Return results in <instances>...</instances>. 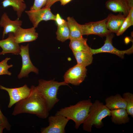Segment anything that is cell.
<instances>
[{"label":"cell","mask_w":133,"mask_h":133,"mask_svg":"<svg viewBox=\"0 0 133 133\" xmlns=\"http://www.w3.org/2000/svg\"><path fill=\"white\" fill-rule=\"evenodd\" d=\"M56 34V38L60 41L63 42L69 39L70 32L67 21L63 25L58 26Z\"/></svg>","instance_id":"23"},{"label":"cell","mask_w":133,"mask_h":133,"mask_svg":"<svg viewBox=\"0 0 133 133\" xmlns=\"http://www.w3.org/2000/svg\"><path fill=\"white\" fill-rule=\"evenodd\" d=\"M19 53L22 59V66L20 72L17 76L18 78L21 79L28 76L29 74L33 72L36 74L39 73L38 69L32 64L30 58L29 53V44L20 46Z\"/></svg>","instance_id":"6"},{"label":"cell","mask_w":133,"mask_h":133,"mask_svg":"<svg viewBox=\"0 0 133 133\" xmlns=\"http://www.w3.org/2000/svg\"><path fill=\"white\" fill-rule=\"evenodd\" d=\"M133 25L131 22L128 15L126 17L125 19L117 33L116 34L117 36L122 35L129 27Z\"/></svg>","instance_id":"26"},{"label":"cell","mask_w":133,"mask_h":133,"mask_svg":"<svg viewBox=\"0 0 133 133\" xmlns=\"http://www.w3.org/2000/svg\"><path fill=\"white\" fill-rule=\"evenodd\" d=\"M1 3L3 8L11 6L16 12L17 18H19L27 8L24 0H4Z\"/></svg>","instance_id":"18"},{"label":"cell","mask_w":133,"mask_h":133,"mask_svg":"<svg viewBox=\"0 0 133 133\" xmlns=\"http://www.w3.org/2000/svg\"><path fill=\"white\" fill-rule=\"evenodd\" d=\"M111 115V110L105 105L96 100L92 103L88 116L83 123V129L91 132L93 126L97 128H101L103 126V119Z\"/></svg>","instance_id":"3"},{"label":"cell","mask_w":133,"mask_h":133,"mask_svg":"<svg viewBox=\"0 0 133 133\" xmlns=\"http://www.w3.org/2000/svg\"><path fill=\"white\" fill-rule=\"evenodd\" d=\"M58 26H61L64 24L66 21L62 19L59 14H57L55 15V20Z\"/></svg>","instance_id":"29"},{"label":"cell","mask_w":133,"mask_h":133,"mask_svg":"<svg viewBox=\"0 0 133 133\" xmlns=\"http://www.w3.org/2000/svg\"><path fill=\"white\" fill-rule=\"evenodd\" d=\"M114 33H111L106 36L104 45L101 48L93 49L90 48V52L93 55L101 53H109L116 54L123 58L125 54H131L133 52V45L129 49L120 50L115 48L112 45V39L114 37Z\"/></svg>","instance_id":"7"},{"label":"cell","mask_w":133,"mask_h":133,"mask_svg":"<svg viewBox=\"0 0 133 133\" xmlns=\"http://www.w3.org/2000/svg\"><path fill=\"white\" fill-rule=\"evenodd\" d=\"M0 89L7 91L10 98L8 108H10L15 104L27 97L30 94L31 88L25 84L19 87L10 88L0 85Z\"/></svg>","instance_id":"11"},{"label":"cell","mask_w":133,"mask_h":133,"mask_svg":"<svg viewBox=\"0 0 133 133\" xmlns=\"http://www.w3.org/2000/svg\"><path fill=\"white\" fill-rule=\"evenodd\" d=\"M105 101V106L110 110L121 108L126 109V101L119 94L108 97Z\"/></svg>","instance_id":"17"},{"label":"cell","mask_w":133,"mask_h":133,"mask_svg":"<svg viewBox=\"0 0 133 133\" xmlns=\"http://www.w3.org/2000/svg\"><path fill=\"white\" fill-rule=\"evenodd\" d=\"M5 128L4 127L3 125H0V133H2L3 130Z\"/></svg>","instance_id":"34"},{"label":"cell","mask_w":133,"mask_h":133,"mask_svg":"<svg viewBox=\"0 0 133 133\" xmlns=\"http://www.w3.org/2000/svg\"><path fill=\"white\" fill-rule=\"evenodd\" d=\"M11 59L9 57H7L0 62V75H6L11 76L12 73L8 71V69L13 66L12 64L9 65L7 63Z\"/></svg>","instance_id":"25"},{"label":"cell","mask_w":133,"mask_h":133,"mask_svg":"<svg viewBox=\"0 0 133 133\" xmlns=\"http://www.w3.org/2000/svg\"><path fill=\"white\" fill-rule=\"evenodd\" d=\"M22 23V21L17 18L14 20H11L7 14L4 13L1 15L0 19V26L3 28L2 38L9 33H14L17 30L21 27Z\"/></svg>","instance_id":"13"},{"label":"cell","mask_w":133,"mask_h":133,"mask_svg":"<svg viewBox=\"0 0 133 133\" xmlns=\"http://www.w3.org/2000/svg\"><path fill=\"white\" fill-rule=\"evenodd\" d=\"M87 39L83 37L70 40L69 47L73 52L79 51L90 52V48L88 45Z\"/></svg>","instance_id":"21"},{"label":"cell","mask_w":133,"mask_h":133,"mask_svg":"<svg viewBox=\"0 0 133 133\" xmlns=\"http://www.w3.org/2000/svg\"><path fill=\"white\" fill-rule=\"evenodd\" d=\"M25 12L35 28L42 21L55 20V15L52 14L49 7L44 6L37 10L26 11Z\"/></svg>","instance_id":"9"},{"label":"cell","mask_w":133,"mask_h":133,"mask_svg":"<svg viewBox=\"0 0 133 133\" xmlns=\"http://www.w3.org/2000/svg\"><path fill=\"white\" fill-rule=\"evenodd\" d=\"M72 0H60L61 5H64Z\"/></svg>","instance_id":"33"},{"label":"cell","mask_w":133,"mask_h":133,"mask_svg":"<svg viewBox=\"0 0 133 133\" xmlns=\"http://www.w3.org/2000/svg\"><path fill=\"white\" fill-rule=\"evenodd\" d=\"M38 82V84L36 86V88L44 98L50 111L59 101L57 96L59 87L68 85V84L64 81L58 82L54 79L46 80L40 79Z\"/></svg>","instance_id":"4"},{"label":"cell","mask_w":133,"mask_h":133,"mask_svg":"<svg viewBox=\"0 0 133 133\" xmlns=\"http://www.w3.org/2000/svg\"><path fill=\"white\" fill-rule=\"evenodd\" d=\"M126 17L121 13H119L117 15L110 14L106 17L107 29L111 33L116 34L120 28Z\"/></svg>","instance_id":"15"},{"label":"cell","mask_w":133,"mask_h":133,"mask_svg":"<svg viewBox=\"0 0 133 133\" xmlns=\"http://www.w3.org/2000/svg\"><path fill=\"white\" fill-rule=\"evenodd\" d=\"M105 5L107 9L114 12L122 13L126 17L129 14L130 8L126 0H108Z\"/></svg>","instance_id":"16"},{"label":"cell","mask_w":133,"mask_h":133,"mask_svg":"<svg viewBox=\"0 0 133 133\" xmlns=\"http://www.w3.org/2000/svg\"><path fill=\"white\" fill-rule=\"evenodd\" d=\"M128 15L131 22L133 24V8L130 9Z\"/></svg>","instance_id":"31"},{"label":"cell","mask_w":133,"mask_h":133,"mask_svg":"<svg viewBox=\"0 0 133 133\" xmlns=\"http://www.w3.org/2000/svg\"><path fill=\"white\" fill-rule=\"evenodd\" d=\"M111 116L112 122L116 124H125L128 122L130 118L125 109H119L111 110Z\"/></svg>","instance_id":"19"},{"label":"cell","mask_w":133,"mask_h":133,"mask_svg":"<svg viewBox=\"0 0 133 133\" xmlns=\"http://www.w3.org/2000/svg\"><path fill=\"white\" fill-rule=\"evenodd\" d=\"M73 53L77 64L86 67L92 62L93 55L91 52L79 51Z\"/></svg>","instance_id":"22"},{"label":"cell","mask_w":133,"mask_h":133,"mask_svg":"<svg viewBox=\"0 0 133 133\" xmlns=\"http://www.w3.org/2000/svg\"><path fill=\"white\" fill-rule=\"evenodd\" d=\"M92 104L90 99L81 100L75 105L60 109L55 115H61L73 120L77 129L87 117Z\"/></svg>","instance_id":"2"},{"label":"cell","mask_w":133,"mask_h":133,"mask_svg":"<svg viewBox=\"0 0 133 133\" xmlns=\"http://www.w3.org/2000/svg\"><path fill=\"white\" fill-rule=\"evenodd\" d=\"M8 34L7 38L0 40V47L2 50L0 52V55L8 53L16 55L19 54L20 51V46L15 41L14 33H9Z\"/></svg>","instance_id":"12"},{"label":"cell","mask_w":133,"mask_h":133,"mask_svg":"<svg viewBox=\"0 0 133 133\" xmlns=\"http://www.w3.org/2000/svg\"><path fill=\"white\" fill-rule=\"evenodd\" d=\"M106 18L102 20L80 24L83 35L94 34L106 36L111 32L106 27Z\"/></svg>","instance_id":"5"},{"label":"cell","mask_w":133,"mask_h":133,"mask_svg":"<svg viewBox=\"0 0 133 133\" xmlns=\"http://www.w3.org/2000/svg\"><path fill=\"white\" fill-rule=\"evenodd\" d=\"M47 0H34L33 4L30 10H36L43 7L45 5Z\"/></svg>","instance_id":"27"},{"label":"cell","mask_w":133,"mask_h":133,"mask_svg":"<svg viewBox=\"0 0 133 133\" xmlns=\"http://www.w3.org/2000/svg\"><path fill=\"white\" fill-rule=\"evenodd\" d=\"M129 8H133V0H126Z\"/></svg>","instance_id":"32"},{"label":"cell","mask_w":133,"mask_h":133,"mask_svg":"<svg viewBox=\"0 0 133 133\" xmlns=\"http://www.w3.org/2000/svg\"><path fill=\"white\" fill-rule=\"evenodd\" d=\"M122 97L126 103V110L128 114L133 117V94L128 92L124 93Z\"/></svg>","instance_id":"24"},{"label":"cell","mask_w":133,"mask_h":133,"mask_svg":"<svg viewBox=\"0 0 133 133\" xmlns=\"http://www.w3.org/2000/svg\"><path fill=\"white\" fill-rule=\"evenodd\" d=\"M30 88L29 95L16 104L12 115L27 113L35 115L40 118H46L49 111L45 99L36 86L33 85Z\"/></svg>","instance_id":"1"},{"label":"cell","mask_w":133,"mask_h":133,"mask_svg":"<svg viewBox=\"0 0 133 133\" xmlns=\"http://www.w3.org/2000/svg\"><path fill=\"white\" fill-rule=\"evenodd\" d=\"M16 42L18 44L30 42L36 40L38 37V33L33 27L24 29L21 27L18 28L14 33Z\"/></svg>","instance_id":"14"},{"label":"cell","mask_w":133,"mask_h":133,"mask_svg":"<svg viewBox=\"0 0 133 133\" xmlns=\"http://www.w3.org/2000/svg\"><path fill=\"white\" fill-rule=\"evenodd\" d=\"M0 117L1 120L3 125L8 131L10 130L11 125L8 122L7 118L2 113L0 108Z\"/></svg>","instance_id":"28"},{"label":"cell","mask_w":133,"mask_h":133,"mask_svg":"<svg viewBox=\"0 0 133 133\" xmlns=\"http://www.w3.org/2000/svg\"><path fill=\"white\" fill-rule=\"evenodd\" d=\"M49 125L41 130V133H64L65 128L69 120L61 115H55L49 116Z\"/></svg>","instance_id":"10"},{"label":"cell","mask_w":133,"mask_h":133,"mask_svg":"<svg viewBox=\"0 0 133 133\" xmlns=\"http://www.w3.org/2000/svg\"><path fill=\"white\" fill-rule=\"evenodd\" d=\"M67 20L70 32L69 39H76L82 37L83 35L80 24L78 23L73 17H68Z\"/></svg>","instance_id":"20"},{"label":"cell","mask_w":133,"mask_h":133,"mask_svg":"<svg viewBox=\"0 0 133 133\" xmlns=\"http://www.w3.org/2000/svg\"><path fill=\"white\" fill-rule=\"evenodd\" d=\"M87 71L86 67L77 64L65 73L64 76V81L68 84L79 85L84 80Z\"/></svg>","instance_id":"8"},{"label":"cell","mask_w":133,"mask_h":133,"mask_svg":"<svg viewBox=\"0 0 133 133\" xmlns=\"http://www.w3.org/2000/svg\"><path fill=\"white\" fill-rule=\"evenodd\" d=\"M60 0H47L45 6L50 7L51 6L56 2Z\"/></svg>","instance_id":"30"},{"label":"cell","mask_w":133,"mask_h":133,"mask_svg":"<svg viewBox=\"0 0 133 133\" xmlns=\"http://www.w3.org/2000/svg\"><path fill=\"white\" fill-rule=\"evenodd\" d=\"M2 125V123L0 117V125Z\"/></svg>","instance_id":"35"}]
</instances>
